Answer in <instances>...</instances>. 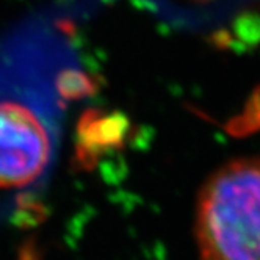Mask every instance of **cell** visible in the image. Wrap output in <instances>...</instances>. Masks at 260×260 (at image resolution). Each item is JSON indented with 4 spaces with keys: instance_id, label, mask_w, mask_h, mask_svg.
Wrapping results in <instances>:
<instances>
[{
    "instance_id": "3957f363",
    "label": "cell",
    "mask_w": 260,
    "mask_h": 260,
    "mask_svg": "<svg viewBox=\"0 0 260 260\" xmlns=\"http://www.w3.org/2000/svg\"><path fill=\"white\" fill-rule=\"evenodd\" d=\"M127 132L128 122L118 113L85 111L77 124L76 158L85 168H91L102 154L121 146Z\"/></svg>"
},
{
    "instance_id": "7a4b0ae2",
    "label": "cell",
    "mask_w": 260,
    "mask_h": 260,
    "mask_svg": "<svg viewBox=\"0 0 260 260\" xmlns=\"http://www.w3.org/2000/svg\"><path fill=\"white\" fill-rule=\"evenodd\" d=\"M52 155L50 134L35 111L17 101H0V188L27 187Z\"/></svg>"
},
{
    "instance_id": "277c9868",
    "label": "cell",
    "mask_w": 260,
    "mask_h": 260,
    "mask_svg": "<svg viewBox=\"0 0 260 260\" xmlns=\"http://www.w3.org/2000/svg\"><path fill=\"white\" fill-rule=\"evenodd\" d=\"M57 92L66 101H79L91 96L96 91L98 83L92 80L89 74L85 71L69 69L61 72L57 77Z\"/></svg>"
},
{
    "instance_id": "6da1fadb",
    "label": "cell",
    "mask_w": 260,
    "mask_h": 260,
    "mask_svg": "<svg viewBox=\"0 0 260 260\" xmlns=\"http://www.w3.org/2000/svg\"><path fill=\"white\" fill-rule=\"evenodd\" d=\"M196 240L202 260H260V158L232 160L207 179Z\"/></svg>"
}]
</instances>
